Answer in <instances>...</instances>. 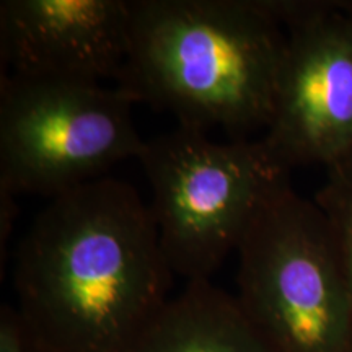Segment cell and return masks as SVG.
<instances>
[{
  "label": "cell",
  "mask_w": 352,
  "mask_h": 352,
  "mask_svg": "<svg viewBox=\"0 0 352 352\" xmlns=\"http://www.w3.org/2000/svg\"><path fill=\"white\" fill-rule=\"evenodd\" d=\"M171 279L148 204L109 176L51 197L15 258L16 308L41 352H131Z\"/></svg>",
  "instance_id": "obj_1"
},
{
  "label": "cell",
  "mask_w": 352,
  "mask_h": 352,
  "mask_svg": "<svg viewBox=\"0 0 352 352\" xmlns=\"http://www.w3.org/2000/svg\"><path fill=\"white\" fill-rule=\"evenodd\" d=\"M285 43L272 0H131L116 87L184 127L266 129Z\"/></svg>",
  "instance_id": "obj_2"
},
{
  "label": "cell",
  "mask_w": 352,
  "mask_h": 352,
  "mask_svg": "<svg viewBox=\"0 0 352 352\" xmlns=\"http://www.w3.org/2000/svg\"><path fill=\"white\" fill-rule=\"evenodd\" d=\"M236 254V302L277 351L351 352L352 300L336 235L289 176L264 197Z\"/></svg>",
  "instance_id": "obj_3"
},
{
  "label": "cell",
  "mask_w": 352,
  "mask_h": 352,
  "mask_svg": "<svg viewBox=\"0 0 352 352\" xmlns=\"http://www.w3.org/2000/svg\"><path fill=\"white\" fill-rule=\"evenodd\" d=\"M138 160L152 189L158 243L173 276L209 280L236 252L271 188L287 178L259 140L220 144L178 126L145 140Z\"/></svg>",
  "instance_id": "obj_4"
},
{
  "label": "cell",
  "mask_w": 352,
  "mask_h": 352,
  "mask_svg": "<svg viewBox=\"0 0 352 352\" xmlns=\"http://www.w3.org/2000/svg\"><path fill=\"white\" fill-rule=\"evenodd\" d=\"M134 100L101 83L0 80V191L59 196L139 158Z\"/></svg>",
  "instance_id": "obj_5"
},
{
  "label": "cell",
  "mask_w": 352,
  "mask_h": 352,
  "mask_svg": "<svg viewBox=\"0 0 352 352\" xmlns=\"http://www.w3.org/2000/svg\"><path fill=\"white\" fill-rule=\"evenodd\" d=\"M287 43L263 139L277 168L329 170L352 152V2L272 0Z\"/></svg>",
  "instance_id": "obj_6"
},
{
  "label": "cell",
  "mask_w": 352,
  "mask_h": 352,
  "mask_svg": "<svg viewBox=\"0 0 352 352\" xmlns=\"http://www.w3.org/2000/svg\"><path fill=\"white\" fill-rule=\"evenodd\" d=\"M131 43V0H3L2 74L30 80H118Z\"/></svg>",
  "instance_id": "obj_7"
},
{
  "label": "cell",
  "mask_w": 352,
  "mask_h": 352,
  "mask_svg": "<svg viewBox=\"0 0 352 352\" xmlns=\"http://www.w3.org/2000/svg\"><path fill=\"white\" fill-rule=\"evenodd\" d=\"M131 352L279 351L248 320L235 296L210 280H195L170 297Z\"/></svg>",
  "instance_id": "obj_8"
},
{
  "label": "cell",
  "mask_w": 352,
  "mask_h": 352,
  "mask_svg": "<svg viewBox=\"0 0 352 352\" xmlns=\"http://www.w3.org/2000/svg\"><path fill=\"white\" fill-rule=\"evenodd\" d=\"M315 201L327 214L336 235L352 300V178L328 170L327 182L316 192Z\"/></svg>",
  "instance_id": "obj_9"
},
{
  "label": "cell",
  "mask_w": 352,
  "mask_h": 352,
  "mask_svg": "<svg viewBox=\"0 0 352 352\" xmlns=\"http://www.w3.org/2000/svg\"><path fill=\"white\" fill-rule=\"evenodd\" d=\"M0 352H41L19 308H0Z\"/></svg>",
  "instance_id": "obj_10"
},
{
  "label": "cell",
  "mask_w": 352,
  "mask_h": 352,
  "mask_svg": "<svg viewBox=\"0 0 352 352\" xmlns=\"http://www.w3.org/2000/svg\"><path fill=\"white\" fill-rule=\"evenodd\" d=\"M329 170L338 171V173L347 176V178H352V152L344 158V160L341 162V164H338L336 166H333V168H329Z\"/></svg>",
  "instance_id": "obj_11"
}]
</instances>
